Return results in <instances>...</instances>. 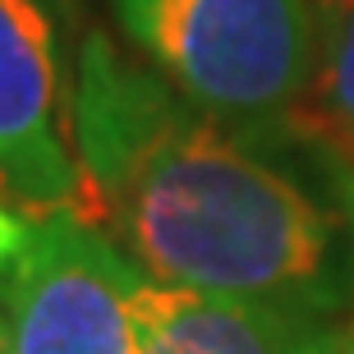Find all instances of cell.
<instances>
[{
  "instance_id": "cell-2",
  "label": "cell",
  "mask_w": 354,
  "mask_h": 354,
  "mask_svg": "<svg viewBox=\"0 0 354 354\" xmlns=\"http://www.w3.org/2000/svg\"><path fill=\"white\" fill-rule=\"evenodd\" d=\"M143 65L203 115L253 138H286L313 65L308 0H111Z\"/></svg>"
},
{
  "instance_id": "cell-7",
  "label": "cell",
  "mask_w": 354,
  "mask_h": 354,
  "mask_svg": "<svg viewBox=\"0 0 354 354\" xmlns=\"http://www.w3.org/2000/svg\"><path fill=\"white\" fill-rule=\"evenodd\" d=\"M24 239H28V221H24V216H14V212L0 203V272L19 258Z\"/></svg>"
},
{
  "instance_id": "cell-1",
  "label": "cell",
  "mask_w": 354,
  "mask_h": 354,
  "mask_svg": "<svg viewBox=\"0 0 354 354\" xmlns=\"http://www.w3.org/2000/svg\"><path fill=\"white\" fill-rule=\"evenodd\" d=\"M69 138L74 216L97 225L147 281L221 299H263L341 317L350 225L327 171L295 138H253L184 102L152 65L88 32Z\"/></svg>"
},
{
  "instance_id": "cell-8",
  "label": "cell",
  "mask_w": 354,
  "mask_h": 354,
  "mask_svg": "<svg viewBox=\"0 0 354 354\" xmlns=\"http://www.w3.org/2000/svg\"><path fill=\"white\" fill-rule=\"evenodd\" d=\"M331 184H336L345 225H350V304H354V171H331Z\"/></svg>"
},
{
  "instance_id": "cell-5",
  "label": "cell",
  "mask_w": 354,
  "mask_h": 354,
  "mask_svg": "<svg viewBox=\"0 0 354 354\" xmlns=\"http://www.w3.org/2000/svg\"><path fill=\"white\" fill-rule=\"evenodd\" d=\"M341 317L263 299H221L198 290H138V354H341Z\"/></svg>"
},
{
  "instance_id": "cell-4",
  "label": "cell",
  "mask_w": 354,
  "mask_h": 354,
  "mask_svg": "<svg viewBox=\"0 0 354 354\" xmlns=\"http://www.w3.org/2000/svg\"><path fill=\"white\" fill-rule=\"evenodd\" d=\"M0 180L32 221L79 207L60 41L41 0H0Z\"/></svg>"
},
{
  "instance_id": "cell-3",
  "label": "cell",
  "mask_w": 354,
  "mask_h": 354,
  "mask_svg": "<svg viewBox=\"0 0 354 354\" xmlns=\"http://www.w3.org/2000/svg\"><path fill=\"white\" fill-rule=\"evenodd\" d=\"M138 290L143 272L97 225L37 216L0 272L10 354H138Z\"/></svg>"
},
{
  "instance_id": "cell-10",
  "label": "cell",
  "mask_w": 354,
  "mask_h": 354,
  "mask_svg": "<svg viewBox=\"0 0 354 354\" xmlns=\"http://www.w3.org/2000/svg\"><path fill=\"white\" fill-rule=\"evenodd\" d=\"M341 354H354V336H350V341H345V350Z\"/></svg>"
},
{
  "instance_id": "cell-9",
  "label": "cell",
  "mask_w": 354,
  "mask_h": 354,
  "mask_svg": "<svg viewBox=\"0 0 354 354\" xmlns=\"http://www.w3.org/2000/svg\"><path fill=\"white\" fill-rule=\"evenodd\" d=\"M0 354H10V317L0 308Z\"/></svg>"
},
{
  "instance_id": "cell-6",
  "label": "cell",
  "mask_w": 354,
  "mask_h": 354,
  "mask_svg": "<svg viewBox=\"0 0 354 354\" xmlns=\"http://www.w3.org/2000/svg\"><path fill=\"white\" fill-rule=\"evenodd\" d=\"M313 5V65L286 133L327 171H354V0Z\"/></svg>"
}]
</instances>
